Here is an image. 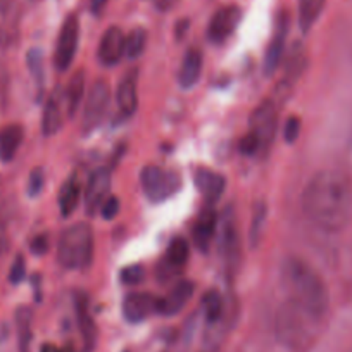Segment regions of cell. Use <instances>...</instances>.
Listing matches in <instances>:
<instances>
[{"instance_id":"cell-1","label":"cell","mask_w":352,"mask_h":352,"mask_svg":"<svg viewBox=\"0 0 352 352\" xmlns=\"http://www.w3.org/2000/svg\"><path fill=\"white\" fill-rule=\"evenodd\" d=\"M300 208L311 225L321 232L338 233L352 219V180L340 169H323L306 185Z\"/></svg>"},{"instance_id":"cell-2","label":"cell","mask_w":352,"mask_h":352,"mask_svg":"<svg viewBox=\"0 0 352 352\" xmlns=\"http://www.w3.org/2000/svg\"><path fill=\"white\" fill-rule=\"evenodd\" d=\"M280 283L287 299L324 321L330 309V294L324 280L309 263L296 256L283 259Z\"/></svg>"},{"instance_id":"cell-3","label":"cell","mask_w":352,"mask_h":352,"mask_svg":"<svg viewBox=\"0 0 352 352\" xmlns=\"http://www.w3.org/2000/svg\"><path fill=\"white\" fill-rule=\"evenodd\" d=\"M324 321L287 299L275 314V337L290 352H309Z\"/></svg>"},{"instance_id":"cell-4","label":"cell","mask_w":352,"mask_h":352,"mask_svg":"<svg viewBox=\"0 0 352 352\" xmlns=\"http://www.w3.org/2000/svg\"><path fill=\"white\" fill-rule=\"evenodd\" d=\"M94 257V232L87 223H74L66 228L57 243V259L67 270H83Z\"/></svg>"},{"instance_id":"cell-5","label":"cell","mask_w":352,"mask_h":352,"mask_svg":"<svg viewBox=\"0 0 352 352\" xmlns=\"http://www.w3.org/2000/svg\"><path fill=\"white\" fill-rule=\"evenodd\" d=\"M140 184L145 195L152 202H161L173 197L182 187V178L176 171L161 168V166L148 164L142 169Z\"/></svg>"},{"instance_id":"cell-6","label":"cell","mask_w":352,"mask_h":352,"mask_svg":"<svg viewBox=\"0 0 352 352\" xmlns=\"http://www.w3.org/2000/svg\"><path fill=\"white\" fill-rule=\"evenodd\" d=\"M276 126H278V106L275 99H264L252 111L249 121V133L257 138L261 151H266L275 140Z\"/></svg>"},{"instance_id":"cell-7","label":"cell","mask_w":352,"mask_h":352,"mask_svg":"<svg viewBox=\"0 0 352 352\" xmlns=\"http://www.w3.org/2000/svg\"><path fill=\"white\" fill-rule=\"evenodd\" d=\"M111 102V87L106 80H97L96 83L88 90L87 100H85L83 109V131L96 130L100 124V121L106 116V111Z\"/></svg>"},{"instance_id":"cell-8","label":"cell","mask_w":352,"mask_h":352,"mask_svg":"<svg viewBox=\"0 0 352 352\" xmlns=\"http://www.w3.org/2000/svg\"><path fill=\"white\" fill-rule=\"evenodd\" d=\"M78 38H80V23L74 14L67 16L59 32V38L56 43V54H54V64L57 71H66L74 60L78 50Z\"/></svg>"},{"instance_id":"cell-9","label":"cell","mask_w":352,"mask_h":352,"mask_svg":"<svg viewBox=\"0 0 352 352\" xmlns=\"http://www.w3.org/2000/svg\"><path fill=\"white\" fill-rule=\"evenodd\" d=\"M242 21V9L239 6H225L214 12L208 26V38L212 43H223L233 35Z\"/></svg>"},{"instance_id":"cell-10","label":"cell","mask_w":352,"mask_h":352,"mask_svg":"<svg viewBox=\"0 0 352 352\" xmlns=\"http://www.w3.org/2000/svg\"><path fill=\"white\" fill-rule=\"evenodd\" d=\"M111 192V173L107 168H100L92 173L85 188V211L88 216H94L100 211Z\"/></svg>"},{"instance_id":"cell-11","label":"cell","mask_w":352,"mask_h":352,"mask_svg":"<svg viewBox=\"0 0 352 352\" xmlns=\"http://www.w3.org/2000/svg\"><path fill=\"white\" fill-rule=\"evenodd\" d=\"M287 35H289V14L280 12L278 18H276L273 38L266 49V54H264V73L266 74L275 73L276 67L282 63L283 54H285Z\"/></svg>"},{"instance_id":"cell-12","label":"cell","mask_w":352,"mask_h":352,"mask_svg":"<svg viewBox=\"0 0 352 352\" xmlns=\"http://www.w3.org/2000/svg\"><path fill=\"white\" fill-rule=\"evenodd\" d=\"M159 299L148 292L128 294L123 300V316L128 323H142L157 313Z\"/></svg>"},{"instance_id":"cell-13","label":"cell","mask_w":352,"mask_h":352,"mask_svg":"<svg viewBox=\"0 0 352 352\" xmlns=\"http://www.w3.org/2000/svg\"><path fill=\"white\" fill-rule=\"evenodd\" d=\"M124 42H126V36L121 32L120 26L107 28L99 43L100 64L106 67H113L120 64L124 56Z\"/></svg>"},{"instance_id":"cell-14","label":"cell","mask_w":352,"mask_h":352,"mask_svg":"<svg viewBox=\"0 0 352 352\" xmlns=\"http://www.w3.org/2000/svg\"><path fill=\"white\" fill-rule=\"evenodd\" d=\"M218 212H216L211 206L206 208L204 211L199 214L197 221L194 223V230H192V240H194V243L197 245L199 250L208 252L212 240H214L216 232H218Z\"/></svg>"},{"instance_id":"cell-15","label":"cell","mask_w":352,"mask_h":352,"mask_svg":"<svg viewBox=\"0 0 352 352\" xmlns=\"http://www.w3.org/2000/svg\"><path fill=\"white\" fill-rule=\"evenodd\" d=\"M194 283L188 282V280L176 283L162 299H159L157 314H162V316H175V314L180 313L187 306L188 300L192 299V296H194Z\"/></svg>"},{"instance_id":"cell-16","label":"cell","mask_w":352,"mask_h":352,"mask_svg":"<svg viewBox=\"0 0 352 352\" xmlns=\"http://www.w3.org/2000/svg\"><path fill=\"white\" fill-rule=\"evenodd\" d=\"M63 107H66L64 102V94L59 87L50 94V97L47 99L45 107H43V116H42V131L45 137H54V135L59 133V130L63 128L64 123V111Z\"/></svg>"},{"instance_id":"cell-17","label":"cell","mask_w":352,"mask_h":352,"mask_svg":"<svg viewBox=\"0 0 352 352\" xmlns=\"http://www.w3.org/2000/svg\"><path fill=\"white\" fill-rule=\"evenodd\" d=\"M194 180L195 187L199 188V192H201V195L206 199L209 206L216 204L221 199V195L225 194L226 180L219 173L212 171V169L197 168L195 169Z\"/></svg>"},{"instance_id":"cell-18","label":"cell","mask_w":352,"mask_h":352,"mask_svg":"<svg viewBox=\"0 0 352 352\" xmlns=\"http://www.w3.org/2000/svg\"><path fill=\"white\" fill-rule=\"evenodd\" d=\"M19 36V9L14 0H0V45H14Z\"/></svg>"},{"instance_id":"cell-19","label":"cell","mask_w":352,"mask_h":352,"mask_svg":"<svg viewBox=\"0 0 352 352\" xmlns=\"http://www.w3.org/2000/svg\"><path fill=\"white\" fill-rule=\"evenodd\" d=\"M118 109L123 118H131L138 107V80L137 71H130L118 85Z\"/></svg>"},{"instance_id":"cell-20","label":"cell","mask_w":352,"mask_h":352,"mask_svg":"<svg viewBox=\"0 0 352 352\" xmlns=\"http://www.w3.org/2000/svg\"><path fill=\"white\" fill-rule=\"evenodd\" d=\"M76 318H78V327H80V333L83 337L85 349L87 351H92L96 347L97 342V327L96 321H94L90 309H88V297L87 294L80 292L76 294Z\"/></svg>"},{"instance_id":"cell-21","label":"cell","mask_w":352,"mask_h":352,"mask_svg":"<svg viewBox=\"0 0 352 352\" xmlns=\"http://www.w3.org/2000/svg\"><path fill=\"white\" fill-rule=\"evenodd\" d=\"M218 245L219 252L225 257V261L228 264H233L239 259V236H236V228L235 223H233L232 216H226L225 219H221L218 225Z\"/></svg>"},{"instance_id":"cell-22","label":"cell","mask_w":352,"mask_h":352,"mask_svg":"<svg viewBox=\"0 0 352 352\" xmlns=\"http://www.w3.org/2000/svg\"><path fill=\"white\" fill-rule=\"evenodd\" d=\"M202 74V54L199 50L192 49L185 54L182 66L178 69V83L182 88L188 90V88L195 87Z\"/></svg>"},{"instance_id":"cell-23","label":"cell","mask_w":352,"mask_h":352,"mask_svg":"<svg viewBox=\"0 0 352 352\" xmlns=\"http://www.w3.org/2000/svg\"><path fill=\"white\" fill-rule=\"evenodd\" d=\"M25 138V130L21 124H8L0 130V159L4 162H11L18 154L19 147Z\"/></svg>"},{"instance_id":"cell-24","label":"cell","mask_w":352,"mask_h":352,"mask_svg":"<svg viewBox=\"0 0 352 352\" xmlns=\"http://www.w3.org/2000/svg\"><path fill=\"white\" fill-rule=\"evenodd\" d=\"M85 96V71L80 69L73 74V78L67 83L64 90V102H66L67 116L74 118V114L80 109V104Z\"/></svg>"},{"instance_id":"cell-25","label":"cell","mask_w":352,"mask_h":352,"mask_svg":"<svg viewBox=\"0 0 352 352\" xmlns=\"http://www.w3.org/2000/svg\"><path fill=\"white\" fill-rule=\"evenodd\" d=\"M80 197H81V185L78 182L76 176H69L66 182H64L63 188L59 192V208H60V214L64 218L73 214L76 211L78 204H80Z\"/></svg>"},{"instance_id":"cell-26","label":"cell","mask_w":352,"mask_h":352,"mask_svg":"<svg viewBox=\"0 0 352 352\" xmlns=\"http://www.w3.org/2000/svg\"><path fill=\"white\" fill-rule=\"evenodd\" d=\"M327 0H299V26L304 35L311 32L323 12Z\"/></svg>"},{"instance_id":"cell-27","label":"cell","mask_w":352,"mask_h":352,"mask_svg":"<svg viewBox=\"0 0 352 352\" xmlns=\"http://www.w3.org/2000/svg\"><path fill=\"white\" fill-rule=\"evenodd\" d=\"M188 257H190V245L184 236H176L171 240L166 250L164 264L171 270H180L187 264Z\"/></svg>"},{"instance_id":"cell-28","label":"cell","mask_w":352,"mask_h":352,"mask_svg":"<svg viewBox=\"0 0 352 352\" xmlns=\"http://www.w3.org/2000/svg\"><path fill=\"white\" fill-rule=\"evenodd\" d=\"M202 309H204V316L208 324L216 327L223 321V314H225V302H223L221 296L216 290H208L202 297Z\"/></svg>"},{"instance_id":"cell-29","label":"cell","mask_w":352,"mask_h":352,"mask_svg":"<svg viewBox=\"0 0 352 352\" xmlns=\"http://www.w3.org/2000/svg\"><path fill=\"white\" fill-rule=\"evenodd\" d=\"M304 66H306V54H304L302 45L296 43L294 49L290 50L289 56H287V64H285V76H283V83L290 85L296 81V78L300 76Z\"/></svg>"},{"instance_id":"cell-30","label":"cell","mask_w":352,"mask_h":352,"mask_svg":"<svg viewBox=\"0 0 352 352\" xmlns=\"http://www.w3.org/2000/svg\"><path fill=\"white\" fill-rule=\"evenodd\" d=\"M16 327H18L19 352H28L32 342V311L28 307H19L16 311Z\"/></svg>"},{"instance_id":"cell-31","label":"cell","mask_w":352,"mask_h":352,"mask_svg":"<svg viewBox=\"0 0 352 352\" xmlns=\"http://www.w3.org/2000/svg\"><path fill=\"white\" fill-rule=\"evenodd\" d=\"M145 45H147V32L144 28L131 30L124 42V56L128 59H138L144 54Z\"/></svg>"},{"instance_id":"cell-32","label":"cell","mask_w":352,"mask_h":352,"mask_svg":"<svg viewBox=\"0 0 352 352\" xmlns=\"http://www.w3.org/2000/svg\"><path fill=\"white\" fill-rule=\"evenodd\" d=\"M26 64H28V69L32 73L33 80L38 85V90H42L43 85V56L42 50L32 49L26 56Z\"/></svg>"},{"instance_id":"cell-33","label":"cell","mask_w":352,"mask_h":352,"mask_svg":"<svg viewBox=\"0 0 352 352\" xmlns=\"http://www.w3.org/2000/svg\"><path fill=\"white\" fill-rule=\"evenodd\" d=\"M264 221H266V206H264V202H261V204L256 206V211H254V218H252V226H250V243H252V247H257V243L261 242Z\"/></svg>"},{"instance_id":"cell-34","label":"cell","mask_w":352,"mask_h":352,"mask_svg":"<svg viewBox=\"0 0 352 352\" xmlns=\"http://www.w3.org/2000/svg\"><path fill=\"white\" fill-rule=\"evenodd\" d=\"M144 278H145V270L144 266H140V264H130V266L121 270L120 273L121 283H124V285L128 287L140 285V283L144 282Z\"/></svg>"},{"instance_id":"cell-35","label":"cell","mask_w":352,"mask_h":352,"mask_svg":"<svg viewBox=\"0 0 352 352\" xmlns=\"http://www.w3.org/2000/svg\"><path fill=\"white\" fill-rule=\"evenodd\" d=\"M43 184H45V175H43L42 168H35L30 173L28 178V195L30 197H36L42 194Z\"/></svg>"},{"instance_id":"cell-36","label":"cell","mask_w":352,"mask_h":352,"mask_svg":"<svg viewBox=\"0 0 352 352\" xmlns=\"http://www.w3.org/2000/svg\"><path fill=\"white\" fill-rule=\"evenodd\" d=\"M26 276V263H25V257L19 254V256H16L14 263H12L11 270H9V282L12 283V285H19V283L25 280Z\"/></svg>"},{"instance_id":"cell-37","label":"cell","mask_w":352,"mask_h":352,"mask_svg":"<svg viewBox=\"0 0 352 352\" xmlns=\"http://www.w3.org/2000/svg\"><path fill=\"white\" fill-rule=\"evenodd\" d=\"M300 135V120L297 116H290L283 126V138L289 144H294Z\"/></svg>"},{"instance_id":"cell-38","label":"cell","mask_w":352,"mask_h":352,"mask_svg":"<svg viewBox=\"0 0 352 352\" xmlns=\"http://www.w3.org/2000/svg\"><path fill=\"white\" fill-rule=\"evenodd\" d=\"M100 212H102L104 219L116 218V214L120 212V201H118V197L109 195V197L106 199V202L102 204V208H100Z\"/></svg>"},{"instance_id":"cell-39","label":"cell","mask_w":352,"mask_h":352,"mask_svg":"<svg viewBox=\"0 0 352 352\" xmlns=\"http://www.w3.org/2000/svg\"><path fill=\"white\" fill-rule=\"evenodd\" d=\"M259 151H261V145L252 133H247L245 137L242 138V142H240V152H242V154L254 155Z\"/></svg>"},{"instance_id":"cell-40","label":"cell","mask_w":352,"mask_h":352,"mask_svg":"<svg viewBox=\"0 0 352 352\" xmlns=\"http://www.w3.org/2000/svg\"><path fill=\"white\" fill-rule=\"evenodd\" d=\"M8 94H9V74L4 64H0V109H4L8 104Z\"/></svg>"},{"instance_id":"cell-41","label":"cell","mask_w":352,"mask_h":352,"mask_svg":"<svg viewBox=\"0 0 352 352\" xmlns=\"http://www.w3.org/2000/svg\"><path fill=\"white\" fill-rule=\"evenodd\" d=\"M49 245H50L49 236L38 235L32 240V245H30V249H32V252L35 254V256H43V254L49 250Z\"/></svg>"},{"instance_id":"cell-42","label":"cell","mask_w":352,"mask_h":352,"mask_svg":"<svg viewBox=\"0 0 352 352\" xmlns=\"http://www.w3.org/2000/svg\"><path fill=\"white\" fill-rule=\"evenodd\" d=\"M40 352H73V347L71 345H67V347H57V345L52 344H43Z\"/></svg>"},{"instance_id":"cell-43","label":"cell","mask_w":352,"mask_h":352,"mask_svg":"<svg viewBox=\"0 0 352 352\" xmlns=\"http://www.w3.org/2000/svg\"><path fill=\"white\" fill-rule=\"evenodd\" d=\"M154 2L159 11H169L176 4V0H154Z\"/></svg>"},{"instance_id":"cell-44","label":"cell","mask_w":352,"mask_h":352,"mask_svg":"<svg viewBox=\"0 0 352 352\" xmlns=\"http://www.w3.org/2000/svg\"><path fill=\"white\" fill-rule=\"evenodd\" d=\"M107 0H90V8H92L94 14H100L104 8H106Z\"/></svg>"},{"instance_id":"cell-45","label":"cell","mask_w":352,"mask_h":352,"mask_svg":"<svg viewBox=\"0 0 352 352\" xmlns=\"http://www.w3.org/2000/svg\"><path fill=\"white\" fill-rule=\"evenodd\" d=\"M6 250V233L4 230L0 228V256H2V252Z\"/></svg>"},{"instance_id":"cell-46","label":"cell","mask_w":352,"mask_h":352,"mask_svg":"<svg viewBox=\"0 0 352 352\" xmlns=\"http://www.w3.org/2000/svg\"><path fill=\"white\" fill-rule=\"evenodd\" d=\"M32 2H38V0H32Z\"/></svg>"},{"instance_id":"cell-47","label":"cell","mask_w":352,"mask_h":352,"mask_svg":"<svg viewBox=\"0 0 352 352\" xmlns=\"http://www.w3.org/2000/svg\"><path fill=\"white\" fill-rule=\"evenodd\" d=\"M351 352H352V351H351Z\"/></svg>"}]
</instances>
